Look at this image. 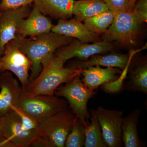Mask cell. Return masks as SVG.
I'll list each match as a JSON object with an SVG mask.
<instances>
[{
  "mask_svg": "<svg viewBox=\"0 0 147 147\" xmlns=\"http://www.w3.org/2000/svg\"><path fill=\"white\" fill-rule=\"evenodd\" d=\"M137 0H131V4L133 6V7H134V5H135V3L137 1Z\"/></svg>",
  "mask_w": 147,
  "mask_h": 147,
  "instance_id": "cell-30",
  "label": "cell"
},
{
  "mask_svg": "<svg viewBox=\"0 0 147 147\" xmlns=\"http://www.w3.org/2000/svg\"><path fill=\"white\" fill-rule=\"evenodd\" d=\"M134 14L141 24L147 22V0H138L133 9Z\"/></svg>",
  "mask_w": 147,
  "mask_h": 147,
  "instance_id": "cell-26",
  "label": "cell"
},
{
  "mask_svg": "<svg viewBox=\"0 0 147 147\" xmlns=\"http://www.w3.org/2000/svg\"><path fill=\"white\" fill-rule=\"evenodd\" d=\"M90 123L86 127L85 147H107L98 121L95 110H90Z\"/></svg>",
  "mask_w": 147,
  "mask_h": 147,
  "instance_id": "cell-21",
  "label": "cell"
},
{
  "mask_svg": "<svg viewBox=\"0 0 147 147\" xmlns=\"http://www.w3.org/2000/svg\"><path fill=\"white\" fill-rule=\"evenodd\" d=\"M121 74L119 68L117 67L102 68L100 66H88L83 69L82 81L87 88L94 90L103 84L117 81L121 75L119 74Z\"/></svg>",
  "mask_w": 147,
  "mask_h": 147,
  "instance_id": "cell-16",
  "label": "cell"
},
{
  "mask_svg": "<svg viewBox=\"0 0 147 147\" xmlns=\"http://www.w3.org/2000/svg\"><path fill=\"white\" fill-rule=\"evenodd\" d=\"M30 5L0 11V58L3 54L6 44L16 38V34L18 26L31 11Z\"/></svg>",
  "mask_w": 147,
  "mask_h": 147,
  "instance_id": "cell-11",
  "label": "cell"
},
{
  "mask_svg": "<svg viewBox=\"0 0 147 147\" xmlns=\"http://www.w3.org/2000/svg\"><path fill=\"white\" fill-rule=\"evenodd\" d=\"M141 109H136L123 118L121 124L122 140L125 147L143 146L138 133V124Z\"/></svg>",
  "mask_w": 147,
  "mask_h": 147,
  "instance_id": "cell-18",
  "label": "cell"
},
{
  "mask_svg": "<svg viewBox=\"0 0 147 147\" xmlns=\"http://www.w3.org/2000/svg\"><path fill=\"white\" fill-rule=\"evenodd\" d=\"M146 47V44L141 49L131 50L128 55L116 53H112L105 55H94L86 60L74 61L70 66L81 67L84 69L88 66H102L106 67H117L123 70L127 65L131 62L132 58L137 53Z\"/></svg>",
  "mask_w": 147,
  "mask_h": 147,
  "instance_id": "cell-14",
  "label": "cell"
},
{
  "mask_svg": "<svg viewBox=\"0 0 147 147\" xmlns=\"http://www.w3.org/2000/svg\"><path fill=\"white\" fill-rule=\"evenodd\" d=\"M86 127L77 117L66 139L65 147H84L86 141Z\"/></svg>",
  "mask_w": 147,
  "mask_h": 147,
  "instance_id": "cell-23",
  "label": "cell"
},
{
  "mask_svg": "<svg viewBox=\"0 0 147 147\" xmlns=\"http://www.w3.org/2000/svg\"><path fill=\"white\" fill-rule=\"evenodd\" d=\"M113 12L133 10L131 0H102Z\"/></svg>",
  "mask_w": 147,
  "mask_h": 147,
  "instance_id": "cell-25",
  "label": "cell"
},
{
  "mask_svg": "<svg viewBox=\"0 0 147 147\" xmlns=\"http://www.w3.org/2000/svg\"><path fill=\"white\" fill-rule=\"evenodd\" d=\"M31 66L30 60L13 42L11 41L6 44L0 58V74L10 71L19 79L22 88H25L29 83Z\"/></svg>",
  "mask_w": 147,
  "mask_h": 147,
  "instance_id": "cell-8",
  "label": "cell"
},
{
  "mask_svg": "<svg viewBox=\"0 0 147 147\" xmlns=\"http://www.w3.org/2000/svg\"><path fill=\"white\" fill-rule=\"evenodd\" d=\"M51 32L75 38L83 42H96L100 41L98 35L90 31L82 22L75 18L61 19L57 24L53 25Z\"/></svg>",
  "mask_w": 147,
  "mask_h": 147,
  "instance_id": "cell-15",
  "label": "cell"
},
{
  "mask_svg": "<svg viewBox=\"0 0 147 147\" xmlns=\"http://www.w3.org/2000/svg\"><path fill=\"white\" fill-rule=\"evenodd\" d=\"M109 10L102 0L74 1L72 14L78 21H84L102 12Z\"/></svg>",
  "mask_w": 147,
  "mask_h": 147,
  "instance_id": "cell-19",
  "label": "cell"
},
{
  "mask_svg": "<svg viewBox=\"0 0 147 147\" xmlns=\"http://www.w3.org/2000/svg\"><path fill=\"white\" fill-rule=\"evenodd\" d=\"M0 117L11 111L12 106H17L22 89L13 74L5 71L0 74Z\"/></svg>",
  "mask_w": 147,
  "mask_h": 147,
  "instance_id": "cell-12",
  "label": "cell"
},
{
  "mask_svg": "<svg viewBox=\"0 0 147 147\" xmlns=\"http://www.w3.org/2000/svg\"><path fill=\"white\" fill-rule=\"evenodd\" d=\"M124 88L128 91L147 94V64L142 61L130 71L129 81L125 83Z\"/></svg>",
  "mask_w": 147,
  "mask_h": 147,
  "instance_id": "cell-20",
  "label": "cell"
},
{
  "mask_svg": "<svg viewBox=\"0 0 147 147\" xmlns=\"http://www.w3.org/2000/svg\"><path fill=\"white\" fill-rule=\"evenodd\" d=\"M53 26L51 20L34 5L28 16L22 21L18 26L16 38L34 37L50 32Z\"/></svg>",
  "mask_w": 147,
  "mask_h": 147,
  "instance_id": "cell-13",
  "label": "cell"
},
{
  "mask_svg": "<svg viewBox=\"0 0 147 147\" xmlns=\"http://www.w3.org/2000/svg\"><path fill=\"white\" fill-rule=\"evenodd\" d=\"M0 13H1V12H0Z\"/></svg>",
  "mask_w": 147,
  "mask_h": 147,
  "instance_id": "cell-32",
  "label": "cell"
},
{
  "mask_svg": "<svg viewBox=\"0 0 147 147\" xmlns=\"http://www.w3.org/2000/svg\"><path fill=\"white\" fill-rule=\"evenodd\" d=\"M76 119L70 108H67L38 123L39 128L50 147H65Z\"/></svg>",
  "mask_w": 147,
  "mask_h": 147,
  "instance_id": "cell-6",
  "label": "cell"
},
{
  "mask_svg": "<svg viewBox=\"0 0 147 147\" xmlns=\"http://www.w3.org/2000/svg\"><path fill=\"white\" fill-rule=\"evenodd\" d=\"M11 110L18 116L25 128L28 129L39 128V123L33 118L22 108L17 106H12Z\"/></svg>",
  "mask_w": 147,
  "mask_h": 147,
  "instance_id": "cell-24",
  "label": "cell"
},
{
  "mask_svg": "<svg viewBox=\"0 0 147 147\" xmlns=\"http://www.w3.org/2000/svg\"><path fill=\"white\" fill-rule=\"evenodd\" d=\"M0 147H15L11 142H8L5 137H0Z\"/></svg>",
  "mask_w": 147,
  "mask_h": 147,
  "instance_id": "cell-28",
  "label": "cell"
},
{
  "mask_svg": "<svg viewBox=\"0 0 147 147\" xmlns=\"http://www.w3.org/2000/svg\"><path fill=\"white\" fill-rule=\"evenodd\" d=\"M80 77H75L65 85H60L57 88L54 94L58 97L64 98L77 118L87 127L91 118L87 104L88 100L96 94V91L87 88Z\"/></svg>",
  "mask_w": 147,
  "mask_h": 147,
  "instance_id": "cell-4",
  "label": "cell"
},
{
  "mask_svg": "<svg viewBox=\"0 0 147 147\" xmlns=\"http://www.w3.org/2000/svg\"><path fill=\"white\" fill-rule=\"evenodd\" d=\"M34 0H1L0 11L7 9L15 8L27 5L33 3Z\"/></svg>",
  "mask_w": 147,
  "mask_h": 147,
  "instance_id": "cell-27",
  "label": "cell"
},
{
  "mask_svg": "<svg viewBox=\"0 0 147 147\" xmlns=\"http://www.w3.org/2000/svg\"><path fill=\"white\" fill-rule=\"evenodd\" d=\"M0 119L4 137L15 147H39L43 137L39 128H25L20 119L12 110Z\"/></svg>",
  "mask_w": 147,
  "mask_h": 147,
  "instance_id": "cell-5",
  "label": "cell"
},
{
  "mask_svg": "<svg viewBox=\"0 0 147 147\" xmlns=\"http://www.w3.org/2000/svg\"><path fill=\"white\" fill-rule=\"evenodd\" d=\"M74 2V0H34L33 3L44 15L59 20L71 18Z\"/></svg>",
  "mask_w": 147,
  "mask_h": 147,
  "instance_id": "cell-17",
  "label": "cell"
},
{
  "mask_svg": "<svg viewBox=\"0 0 147 147\" xmlns=\"http://www.w3.org/2000/svg\"><path fill=\"white\" fill-rule=\"evenodd\" d=\"M4 137V136L2 130L1 126V119H0V137Z\"/></svg>",
  "mask_w": 147,
  "mask_h": 147,
  "instance_id": "cell-29",
  "label": "cell"
},
{
  "mask_svg": "<svg viewBox=\"0 0 147 147\" xmlns=\"http://www.w3.org/2000/svg\"><path fill=\"white\" fill-rule=\"evenodd\" d=\"M68 105L66 100L54 95L40 94L30 96L22 91L17 106L39 123L68 108Z\"/></svg>",
  "mask_w": 147,
  "mask_h": 147,
  "instance_id": "cell-7",
  "label": "cell"
},
{
  "mask_svg": "<svg viewBox=\"0 0 147 147\" xmlns=\"http://www.w3.org/2000/svg\"><path fill=\"white\" fill-rule=\"evenodd\" d=\"M1 0H0V3H1Z\"/></svg>",
  "mask_w": 147,
  "mask_h": 147,
  "instance_id": "cell-31",
  "label": "cell"
},
{
  "mask_svg": "<svg viewBox=\"0 0 147 147\" xmlns=\"http://www.w3.org/2000/svg\"><path fill=\"white\" fill-rule=\"evenodd\" d=\"M114 48L113 42L104 40L89 44L78 39L73 40L68 45L59 48L54 54L66 62L74 58L79 61L86 60L93 55L108 53Z\"/></svg>",
  "mask_w": 147,
  "mask_h": 147,
  "instance_id": "cell-10",
  "label": "cell"
},
{
  "mask_svg": "<svg viewBox=\"0 0 147 147\" xmlns=\"http://www.w3.org/2000/svg\"><path fill=\"white\" fill-rule=\"evenodd\" d=\"M65 62L53 54L42 65L39 75L22 88L24 93L33 96L40 94L53 95L57 88L82 75L83 69L73 66L65 67Z\"/></svg>",
  "mask_w": 147,
  "mask_h": 147,
  "instance_id": "cell-1",
  "label": "cell"
},
{
  "mask_svg": "<svg viewBox=\"0 0 147 147\" xmlns=\"http://www.w3.org/2000/svg\"><path fill=\"white\" fill-rule=\"evenodd\" d=\"M113 13V23L103 33L102 40L117 42L125 47L136 45L141 24L133 10L116 11Z\"/></svg>",
  "mask_w": 147,
  "mask_h": 147,
  "instance_id": "cell-3",
  "label": "cell"
},
{
  "mask_svg": "<svg viewBox=\"0 0 147 147\" xmlns=\"http://www.w3.org/2000/svg\"><path fill=\"white\" fill-rule=\"evenodd\" d=\"M114 13L110 10L87 18L84 25L90 31L98 35L103 34L110 27L114 20Z\"/></svg>",
  "mask_w": 147,
  "mask_h": 147,
  "instance_id": "cell-22",
  "label": "cell"
},
{
  "mask_svg": "<svg viewBox=\"0 0 147 147\" xmlns=\"http://www.w3.org/2000/svg\"><path fill=\"white\" fill-rule=\"evenodd\" d=\"M73 38L50 32L32 38H16L11 40L32 62L29 82L39 75L43 63L60 47L68 45Z\"/></svg>",
  "mask_w": 147,
  "mask_h": 147,
  "instance_id": "cell-2",
  "label": "cell"
},
{
  "mask_svg": "<svg viewBox=\"0 0 147 147\" xmlns=\"http://www.w3.org/2000/svg\"><path fill=\"white\" fill-rule=\"evenodd\" d=\"M95 112L107 147L122 146L121 124L123 113L120 110H109L101 106L98 107Z\"/></svg>",
  "mask_w": 147,
  "mask_h": 147,
  "instance_id": "cell-9",
  "label": "cell"
}]
</instances>
